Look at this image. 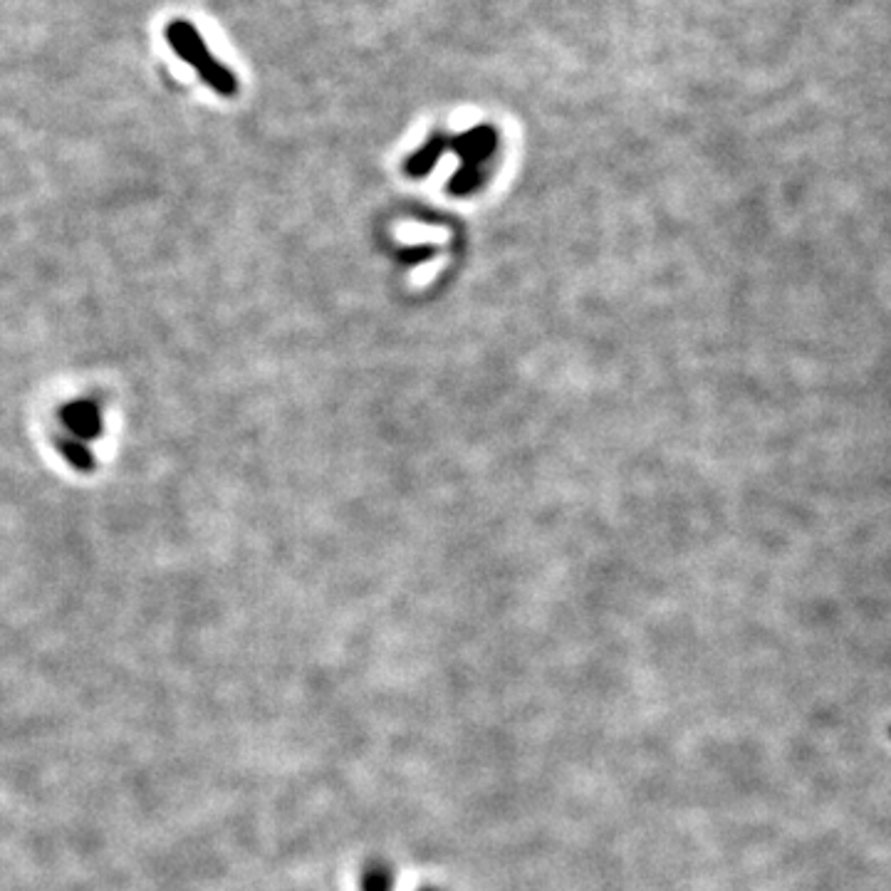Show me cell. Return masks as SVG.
<instances>
[{
    "label": "cell",
    "mask_w": 891,
    "mask_h": 891,
    "mask_svg": "<svg viewBox=\"0 0 891 891\" xmlns=\"http://www.w3.org/2000/svg\"><path fill=\"white\" fill-rule=\"evenodd\" d=\"M166 40H169L171 50L198 72L203 82L211 87L213 92L223 97H233L238 92V80L233 77V72L228 67H223L216 57L211 55V50L206 48V40L198 33L194 25L184 18H176L166 25Z\"/></svg>",
    "instance_id": "obj_1"
},
{
    "label": "cell",
    "mask_w": 891,
    "mask_h": 891,
    "mask_svg": "<svg viewBox=\"0 0 891 891\" xmlns=\"http://www.w3.org/2000/svg\"><path fill=\"white\" fill-rule=\"evenodd\" d=\"M65 421L77 436H82V439H95L99 431H102V419H99L95 406L87 404V401L70 406V409L65 411Z\"/></svg>",
    "instance_id": "obj_2"
},
{
    "label": "cell",
    "mask_w": 891,
    "mask_h": 891,
    "mask_svg": "<svg viewBox=\"0 0 891 891\" xmlns=\"http://www.w3.org/2000/svg\"><path fill=\"white\" fill-rule=\"evenodd\" d=\"M359 884H362V891H394V869L382 859L369 862Z\"/></svg>",
    "instance_id": "obj_3"
},
{
    "label": "cell",
    "mask_w": 891,
    "mask_h": 891,
    "mask_svg": "<svg viewBox=\"0 0 891 891\" xmlns=\"http://www.w3.org/2000/svg\"><path fill=\"white\" fill-rule=\"evenodd\" d=\"M62 451L67 453V461L72 463V466H77V468H92V458H90V451H87V448H82V446H77V444H62Z\"/></svg>",
    "instance_id": "obj_4"
},
{
    "label": "cell",
    "mask_w": 891,
    "mask_h": 891,
    "mask_svg": "<svg viewBox=\"0 0 891 891\" xmlns=\"http://www.w3.org/2000/svg\"><path fill=\"white\" fill-rule=\"evenodd\" d=\"M421 891H439V889H421Z\"/></svg>",
    "instance_id": "obj_5"
}]
</instances>
